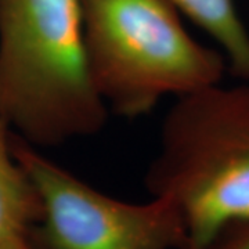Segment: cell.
<instances>
[{
  "mask_svg": "<svg viewBox=\"0 0 249 249\" xmlns=\"http://www.w3.org/2000/svg\"><path fill=\"white\" fill-rule=\"evenodd\" d=\"M108 108L91 80L82 0H0V118L32 145L98 133Z\"/></svg>",
  "mask_w": 249,
  "mask_h": 249,
  "instance_id": "obj_1",
  "label": "cell"
},
{
  "mask_svg": "<svg viewBox=\"0 0 249 249\" xmlns=\"http://www.w3.org/2000/svg\"><path fill=\"white\" fill-rule=\"evenodd\" d=\"M145 181L176 205L186 249H212L230 227L248 223V83H217L176 98Z\"/></svg>",
  "mask_w": 249,
  "mask_h": 249,
  "instance_id": "obj_2",
  "label": "cell"
},
{
  "mask_svg": "<svg viewBox=\"0 0 249 249\" xmlns=\"http://www.w3.org/2000/svg\"><path fill=\"white\" fill-rule=\"evenodd\" d=\"M82 11L90 76L118 115L137 118L222 82V52L191 37L169 0H82Z\"/></svg>",
  "mask_w": 249,
  "mask_h": 249,
  "instance_id": "obj_3",
  "label": "cell"
},
{
  "mask_svg": "<svg viewBox=\"0 0 249 249\" xmlns=\"http://www.w3.org/2000/svg\"><path fill=\"white\" fill-rule=\"evenodd\" d=\"M14 157L39 193L43 214L31 234L39 249H186V229L168 196L145 204L108 196L11 134Z\"/></svg>",
  "mask_w": 249,
  "mask_h": 249,
  "instance_id": "obj_4",
  "label": "cell"
},
{
  "mask_svg": "<svg viewBox=\"0 0 249 249\" xmlns=\"http://www.w3.org/2000/svg\"><path fill=\"white\" fill-rule=\"evenodd\" d=\"M9 124L0 118V240L11 235L31 237L43 206L34 181L11 148Z\"/></svg>",
  "mask_w": 249,
  "mask_h": 249,
  "instance_id": "obj_5",
  "label": "cell"
},
{
  "mask_svg": "<svg viewBox=\"0 0 249 249\" xmlns=\"http://www.w3.org/2000/svg\"><path fill=\"white\" fill-rule=\"evenodd\" d=\"M217 43L230 71L249 82V32L234 0H169Z\"/></svg>",
  "mask_w": 249,
  "mask_h": 249,
  "instance_id": "obj_6",
  "label": "cell"
},
{
  "mask_svg": "<svg viewBox=\"0 0 249 249\" xmlns=\"http://www.w3.org/2000/svg\"><path fill=\"white\" fill-rule=\"evenodd\" d=\"M212 249H249V222L230 227Z\"/></svg>",
  "mask_w": 249,
  "mask_h": 249,
  "instance_id": "obj_7",
  "label": "cell"
},
{
  "mask_svg": "<svg viewBox=\"0 0 249 249\" xmlns=\"http://www.w3.org/2000/svg\"><path fill=\"white\" fill-rule=\"evenodd\" d=\"M0 249H39L27 235H11L0 240Z\"/></svg>",
  "mask_w": 249,
  "mask_h": 249,
  "instance_id": "obj_8",
  "label": "cell"
}]
</instances>
